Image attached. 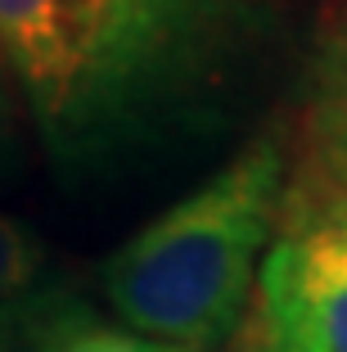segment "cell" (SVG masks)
I'll return each mask as SVG.
<instances>
[{"label": "cell", "instance_id": "9c48e42d", "mask_svg": "<svg viewBox=\"0 0 347 352\" xmlns=\"http://www.w3.org/2000/svg\"><path fill=\"white\" fill-rule=\"evenodd\" d=\"M36 307V302H32ZM27 311H19V316H0V352H23V334H27Z\"/></svg>", "mask_w": 347, "mask_h": 352}, {"label": "cell", "instance_id": "52a82bcc", "mask_svg": "<svg viewBox=\"0 0 347 352\" xmlns=\"http://www.w3.org/2000/svg\"><path fill=\"white\" fill-rule=\"evenodd\" d=\"M63 302L68 294L50 289L27 316V334H23V352H68L63 348Z\"/></svg>", "mask_w": 347, "mask_h": 352}, {"label": "cell", "instance_id": "6da1fadb", "mask_svg": "<svg viewBox=\"0 0 347 352\" xmlns=\"http://www.w3.org/2000/svg\"><path fill=\"white\" fill-rule=\"evenodd\" d=\"M276 135H257L208 181L104 258L113 321L172 352H230L248 321L289 186Z\"/></svg>", "mask_w": 347, "mask_h": 352}, {"label": "cell", "instance_id": "5b68a950", "mask_svg": "<svg viewBox=\"0 0 347 352\" xmlns=\"http://www.w3.org/2000/svg\"><path fill=\"white\" fill-rule=\"evenodd\" d=\"M50 289V253L27 221L0 212V316H19L32 302H41Z\"/></svg>", "mask_w": 347, "mask_h": 352}, {"label": "cell", "instance_id": "3957f363", "mask_svg": "<svg viewBox=\"0 0 347 352\" xmlns=\"http://www.w3.org/2000/svg\"><path fill=\"white\" fill-rule=\"evenodd\" d=\"M230 352H347V176L289 172L248 321Z\"/></svg>", "mask_w": 347, "mask_h": 352}, {"label": "cell", "instance_id": "ba28073f", "mask_svg": "<svg viewBox=\"0 0 347 352\" xmlns=\"http://www.w3.org/2000/svg\"><path fill=\"white\" fill-rule=\"evenodd\" d=\"M163 5H167V10H172L190 32H199V28H208V23L221 14L225 0H163Z\"/></svg>", "mask_w": 347, "mask_h": 352}, {"label": "cell", "instance_id": "7a4b0ae2", "mask_svg": "<svg viewBox=\"0 0 347 352\" xmlns=\"http://www.w3.org/2000/svg\"><path fill=\"white\" fill-rule=\"evenodd\" d=\"M194 41L163 0H0V54L59 154L109 149Z\"/></svg>", "mask_w": 347, "mask_h": 352}, {"label": "cell", "instance_id": "277c9868", "mask_svg": "<svg viewBox=\"0 0 347 352\" xmlns=\"http://www.w3.org/2000/svg\"><path fill=\"white\" fill-rule=\"evenodd\" d=\"M306 154L311 163L347 176V14L325 36L316 63H311V86H306Z\"/></svg>", "mask_w": 347, "mask_h": 352}, {"label": "cell", "instance_id": "8992f818", "mask_svg": "<svg viewBox=\"0 0 347 352\" xmlns=\"http://www.w3.org/2000/svg\"><path fill=\"white\" fill-rule=\"evenodd\" d=\"M63 348L68 352H172L163 343L144 339V334H131L117 321H100L91 311V302L72 298L63 302Z\"/></svg>", "mask_w": 347, "mask_h": 352}, {"label": "cell", "instance_id": "30bf717a", "mask_svg": "<svg viewBox=\"0 0 347 352\" xmlns=\"http://www.w3.org/2000/svg\"><path fill=\"white\" fill-rule=\"evenodd\" d=\"M10 86H14V77H10V68H5V54H0V118L10 109Z\"/></svg>", "mask_w": 347, "mask_h": 352}]
</instances>
